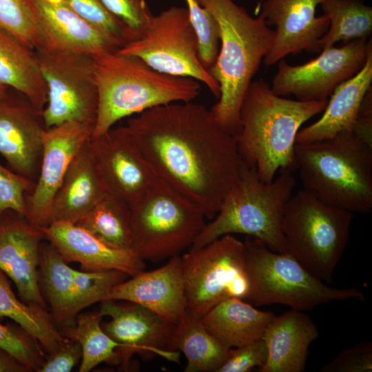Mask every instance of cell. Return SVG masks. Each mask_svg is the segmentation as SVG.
I'll use <instances>...</instances> for the list:
<instances>
[{
    "label": "cell",
    "instance_id": "6da1fadb",
    "mask_svg": "<svg viewBox=\"0 0 372 372\" xmlns=\"http://www.w3.org/2000/svg\"><path fill=\"white\" fill-rule=\"evenodd\" d=\"M127 125L157 177L211 220L242 165L236 137L192 101L154 107Z\"/></svg>",
    "mask_w": 372,
    "mask_h": 372
},
{
    "label": "cell",
    "instance_id": "7a4b0ae2",
    "mask_svg": "<svg viewBox=\"0 0 372 372\" xmlns=\"http://www.w3.org/2000/svg\"><path fill=\"white\" fill-rule=\"evenodd\" d=\"M216 20L220 49L209 72L220 86V96L210 109L217 123L237 136L241 107L253 78L271 49L274 30L259 15L252 17L234 0H196Z\"/></svg>",
    "mask_w": 372,
    "mask_h": 372
},
{
    "label": "cell",
    "instance_id": "3957f363",
    "mask_svg": "<svg viewBox=\"0 0 372 372\" xmlns=\"http://www.w3.org/2000/svg\"><path fill=\"white\" fill-rule=\"evenodd\" d=\"M327 101L287 99L275 94L265 81H252L241 107L236 136L242 161L266 183L278 170L296 169L297 134L304 122L324 111Z\"/></svg>",
    "mask_w": 372,
    "mask_h": 372
},
{
    "label": "cell",
    "instance_id": "277c9868",
    "mask_svg": "<svg viewBox=\"0 0 372 372\" xmlns=\"http://www.w3.org/2000/svg\"><path fill=\"white\" fill-rule=\"evenodd\" d=\"M92 59L99 104L91 138L123 118L159 105L192 101L200 92L198 81L161 72L136 56L114 51Z\"/></svg>",
    "mask_w": 372,
    "mask_h": 372
},
{
    "label": "cell",
    "instance_id": "5b68a950",
    "mask_svg": "<svg viewBox=\"0 0 372 372\" xmlns=\"http://www.w3.org/2000/svg\"><path fill=\"white\" fill-rule=\"evenodd\" d=\"M296 169L303 189L322 203L352 213L372 211V144L353 130L296 144Z\"/></svg>",
    "mask_w": 372,
    "mask_h": 372
},
{
    "label": "cell",
    "instance_id": "8992f818",
    "mask_svg": "<svg viewBox=\"0 0 372 372\" xmlns=\"http://www.w3.org/2000/svg\"><path fill=\"white\" fill-rule=\"evenodd\" d=\"M295 186L291 170H280L278 177L266 183L242 162L239 176L218 211L190 248L203 247L224 235L241 234L260 240L273 251L286 252L280 223Z\"/></svg>",
    "mask_w": 372,
    "mask_h": 372
},
{
    "label": "cell",
    "instance_id": "52a82bcc",
    "mask_svg": "<svg viewBox=\"0 0 372 372\" xmlns=\"http://www.w3.org/2000/svg\"><path fill=\"white\" fill-rule=\"evenodd\" d=\"M243 243L249 283L245 300L255 305L279 304L308 311L334 301L364 300L360 289L330 287L289 254L273 251L258 238L247 236Z\"/></svg>",
    "mask_w": 372,
    "mask_h": 372
},
{
    "label": "cell",
    "instance_id": "ba28073f",
    "mask_svg": "<svg viewBox=\"0 0 372 372\" xmlns=\"http://www.w3.org/2000/svg\"><path fill=\"white\" fill-rule=\"evenodd\" d=\"M353 218V213L327 205L303 189L298 191L287 201L281 218L286 252L313 275L332 283Z\"/></svg>",
    "mask_w": 372,
    "mask_h": 372
},
{
    "label": "cell",
    "instance_id": "9c48e42d",
    "mask_svg": "<svg viewBox=\"0 0 372 372\" xmlns=\"http://www.w3.org/2000/svg\"><path fill=\"white\" fill-rule=\"evenodd\" d=\"M130 209L132 249L144 261L180 255L206 225L202 211L160 178Z\"/></svg>",
    "mask_w": 372,
    "mask_h": 372
},
{
    "label": "cell",
    "instance_id": "30bf717a",
    "mask_svg": "<svg viewBox=\"0 0 372 372\" xmlns=\"http://www.w3.org/2000/svg\"><path fill=\"white\" fill-rule=\"evenodd\" d=\"M187 309L201 318L220 302L245 299L249 283L244 243L224 235L181 256Z\"/></svg>",
    "mask_w": 372,
    "mask_h": 372
},
{
    "label": "cell",
    "instance_id": "8fae6325",
    "mask_svg": "<svg viewBox=\"0 0 372 372\" xmlns=\"http://www.w3.org/2000/svg\"><path fill=\"white\" fill-rule=\"evenodd\" d=\"M117 52L138 57L161 72L200 81L216 99L220 96L218 82L200 60L198 40L187 7L172 6L153 16L145 34Z\"/></svg>",
    "mask_w": 372,
    "mask_h": 372
},
{
    "label": "cell",
    "instance_id": "7c38bea8",
    "mask_svg": "<svg viewBox=\"0 0 372 372\" xmlns=\"http://www.w3.org/2000/svg\"><path fill=\"white\" fill-rule=\"evenodd\" d=\"M34 51L48 87L43 110L46 128L73 121L94 125L99 95L92 56L42 48Z\"/></svg>",
    "mask_w": 372,
    "mask_h": 372
},
{
    "label": "cell",
    "instance_id": "4fadbf2b",
    "mask_svg": "<svg viewBox=\"0 0 372 372\" xmlns=\"http://www.w3.org/2000/svg\"><path fill=\"white\" fill-rule=\"evenodd\" d=\"M371 48V39H357L322 50L301 65H291L281 59L271 90L278 96L293 95L300 101H326L338 86L362 69Z\"/></svg>",
    "mask_w": 372,
    "mask_h": 372
},
{
    "label": "cell",
    "instance_id": "5bb4252c",
    "mask_svg": "<svg viewBox=\"0 0 372 372\" xmlns=\"http://www.w3.org/2000/svg\"><path fill=\"white\" fill-rule=\"evenodd\" d=\"M99 311L110 320L101 324L103 331L120 344L116 349L118 364L128 369L133 355L156 354L179 363L180 354L168 347L175 324L140 304L107 299L101 302Z\"/></svg>",
    "mask_w": 372,
    "mask_h": 372
},
{
    "label": "cell",
    "instance_id": "9a60e30c",
    "mask_svg": "<svg viewBox=\"0 0 372 372\" xmlns=\"http://www.w3.org/2000/svg\"><path fill=\"white\" fill-rule=\"evenodd\" d=\"M90 145L108 192L130 206L158 178L127 125L91 138Z\"/></svg>",
    "mask_w": 372,
    "mask_h": 372
},
{
    "label": "cell",
    "instance_id": "2e32d148",
    "mask_svg": "<svg viewBox=\"0 0 372 372\" xmlns=\"http://www.w3.org/2000/svg\"><path fill=\"white\" fill-rule=\"evenodd\" d=\"M94 125L68 121L46 128L42 134V156L34 190L25 195V218L37 227L50 224L54 195L69 165L91 138Z\"/></svg>",
    "mask_w": 372,
    "mask_h": 372
},
{
    "label": "cell",
    "instance_id": "e0dca14e",
    "mask_svg": "<svg viewBox=\"0 0 372 372\" xmlns=\"http://www.w3.org/2000/svg\"><path fill=\"white\" fill-rule=\"evenodd\" d=\"M46 129L43 110L8 87L0 96V154L8 168L36 182Z\"/></svg>",
    "mask_w": 372,
    "mask_h": 372
},
{
    "label": "cell",
    "instance_id": "ac0fdd59",
    "mask_svg": "<svg viewBox=\"0 0 372 372\" xmlns=\"http://www.w3.org/2000/svg\"><path fill=\"white\" fill-rule=\"evenodd\" d=\"M320 0H264L260 15L276 27L273 45L263 59L273 65L290 54L321 52L320 40L329 27L328 18L316 16Z\"/></svg>",
    "mask_w": 372,
    "mask_h": 372
},
{
    "label": "cell",
    "instance_id": "d6986e66",
    "mask_svg": "<svg viewBox=\"0 0 372 372\" xmlns=\"http://www.w3.org/2000/svg\"><path fill=\"white\" fill-rule=\"evenodd\" d=\"M44 234L19 213L0 217V269L15 284L22 301L47 308L39 278L40 246Z\"/></svg>",
    "mask_w": 372,
    "mask_h": 372
},
{
    "label": "cell",
    "instance_id": "ffe728a7",
    "mask_svg": "<svg viewBox=\"0 0 372 372\" xmlns=\"http://www.w3.org/2000/svg\"><path fill=\"white\" fill-rule=\"evenodd\" d=\"M27 1L35 19L39 36L37 49L91 56L118 50L103 34L76 14L64 0Z\"/></svg>",
    "mask_w": 372,
    "mask_h": 372
},
{
    "label": "cell",
    "instance_id": "44dd1931",
    "mask_svg": "<svg viewBox=\"0 0 372 372\" xmlns=\"http://www.w3.org/2000/svg\"><path fill=\"white\" fill-rule=\"evenodd\" d=\"M131 277L114 285L108 299L140 304L175 325L180 322L187 309L180 255L159 268Z\"/></svg>",
    "mask_w": 372,
    "mask_h": 372
},
{
    "label": "cell",
    "instance_id": "7402d4cb",
    "mask_svg": "<svg viewBox=\"0 0 372 372\" xmlns=\"http://www.w3.org/2000/svg\"><path fill=\"white\" fill-rule=\"evenodd\" d=\"M39 228L67 263L79 262L83 271L117 270L133 276L145 269L132 249L112 247L74 223L53 222Z\"/></svg>",
    "mask_w": 372,
    "mask_h": 372
},
{
    "label": "cell",
    "instance_id": "603a6c76",
    "mask_svg": "<svg viewBox=\"0 0 372 372\" xmlns=\"http://www.w3.org/2000/svg\"><path fill=\"white\" fill-rule=\"evenodd\" d=\"M107 193L89 140L73 158L54 195L50 223H76Z\"/></svg>",
    "mask_w": 372,
    "mask_h": 372
},
{
    "label": "cell",
    "instance_id": "cb8c5ba5",
    "mask_svg": "<svg viewBox=\"0 0 372 372\" xmlns=\"http://www.w3.org/2000/svg\"><path fill=\"white\" fill-rule=\"evenodd\" d=\"M318 330L303 311L291 309L276 317L262 336L267 358L260 372H302Z\"/></svg>",
    "mask_w": 372,
    "mask_h": 372
},
{
    "label": "cell",
    "instance_id": "d4e9b609",
    "mask_svg": "<svg viewBox=\"0 0 372 372\" xmlns=\"http://www.w3.org/2000/svg\"><path fill=\"white\" fill-rule=\"evenodd\" d=\"M371 83L372 48L362 69L333 92L321 117L298 131L296 144L331 138L341 132L352 130Z\"/></svg>",
    "mask_w": 372,
    "mask_h": 372
},
{
    "label": "cell",
    "instance_id": "484cf974",
    "mask_svg": "<svg viewBox=\"0 0 372 372\" xmlns=\"http://www.w3.org/2000/svg\"><path fill=\"white\" fill-rule=\"evenodd\" d=\"M275 317L273 312L258 310L242 299L230 298L216 304L200 320L220 344L231 349L262 338Z\"/></svg>",
    "mask_w": 372,
    "mask_h": 372
},
{
    "label": "cell",
    "instance_id": "4316f807",
    "mask_svg": "<svg viewBox=\"0 0 372 372\" xmlns=\"http://www.w3.org/2000/svg\"><path fill=\"white\" fill-rule=\"evenodd\" d=\"M74 270L48 241L43 240L39 254V284L56 325L68 326L87 307L74 279Z\"/></svg>",
    "mask_w": 372,
    "mask_h": 372
},
{
    "label": "cell",
    "instance_id": "83f0119b",
    "mask_svg": "<svg viewBox=\"0 0 372 372\" xmlns=\"http://www.w3.org/2000/svg\"><path fill=\"white\" fill-rule=\"evenodd\" d=\"M0 85L25 95L43 110L48 101V87L35 51L0 29Z\"/></svg>",
    "mask_w": 372,
    "mask_h": 372
},
{
    "label": "cell",
    "instance_id": "f1b7e54d",
    "mask_svg": "<svg viewBox=\"0 0 372 372\" xmlns=\"http://www.w3.org/2000/svg\"><path fill=\"white\" fill-rule=\"evenodd\" d=\"M231 349L220 344L205 328L200 318L187 309L175 326L168 350L180 351L187 360L185 372H216Z\"/></svg>",
    "mask_w": 372,
    "mask_h": 372
},
{
    "label": "cell",
    "instance_id": "f546056e",
    "mask_svg": "<svg viewBox=\"0 0 372 372\" xmlns=\"http://www.w3.org/2000/svg\"><path fill=\"white\" fill-rule=\"evenodd\" d=\"M14 321L37 340L48 355L69 340L57 329L46 308L20 301L14 293L8 276L0 269V318Z\"/></svg>",
    "mask_w": 372,
    "mask_h": 372
},
{
    "label": "cell",
    "instance_id": "4dcf8cb0",
    "mask_svg": "<svg viewBox=\"0 0 372 372\" xmlns=\"http://www.w3.org/2000/svg\"><path fill=\"white\" fill-rule=\"evenodd\" d=\"M74 224L112 247L132 249L130 205L110 193Z\"/></svg>",
    "mask_w": 372,
    "mask_h": 372
},
{
    "label": "cell",
    "instance_id": "1f68e13d",
    "mask_svg": "<svg viewBox=\"0 0 372 372\" xmlns=\"http://www.w3.org/2000/svg\"><path fill=\"white\" fill-rule=\"evenodd\" d=\"M329 27L320 40L321 51L341 41L369 39L372 33V8L361 0H320Z\"/></svg>",
    "mask_w": 372,
    "mask_h": 372
},
{
    "label": "cell",
    "instance_id": "d6a6232c",
    "mask_svg": "<svg viewBox=\"0 0 372 372\" xmlns=\"http://www.w3.org/2000/svg\"><path fill=\"white\" fill-rule=\"evenodd\" d=\"M103 316L99 311L79 313L74 326L68 325L62 334L78 342L82 357L79 372H89L102 362L118 364L116 349L120 344L103 329Z\"/></svg>",
    "mask_w": 372,
    "mask_h": 372
},
{
    "label": "cell",
    "instance_id": "836d02e7",
    "mask_svg": "<svg viewBox=\"0 0 372 372\" xmlns=\"http://www.w3.org/2000/svg\"><path fill=\"white\" fill-rule=\"evenodd\" d=\"M81 19L103 34L118 49L132 41L126 27L114 17L101 0H64Z\"/></svg>",
    "mask_w": 372,
    "mask_h": 372
},
{
    "label": "cell",
    "instance_id": "e575fe53",
    "mask_svg": "<svg viewBox=\"0 0 372 372\" xmlns=\"http://www.w3.org/2000/svg\"><path fill=\"white\" fill-rule=\"evenodd\" d=\"M0 29L30 49L39 47L35 19L27 0H0Z\"/></svg>",
    "mask_w": 372,
    "mask_h": 372
},
{
    "label": "cell",
    "instance_id": "d590c367",
    "mask_svg": "<svg viewBox=\"0 0 372 372\" xmlns=\"http://www.w3.org/2000/svg\"><path fill=\"white\" fill-rule=\"evenodd\" d=\"M190 21L198 40V55L208 71L215 63L220 49V30L214 16L196 0H185Z\"/></svg>",
    "mask_w": 372,
    "mask_h": 372
},
{
    "label": "cell",
    "instance_id": "8d00e7d4",
    "mask_svg": "<svg viewBox=\"0 0 372 372\" xmlns=\"http://www.w3.org/2000/svg\"><path fill=\"white\" fill-rule=\"evenodd\" d=\"M0 349L25 366L29 371L39 372L46 359L40 344L19 325L0 323Z\"/></svg>",
    "mask_w": 372,
    "mask_h": 372
},
{
    "label": "cell",
    "instance_id": "74e56055",
    "mask_svg": "<svg viewBox=\"0 0 372 372\" xmlns=\"http://www.w3.org/2000/svg\"><path fill=\"white\" fill-rule=\"evenodd\" d=\"M35 183L0 163V217L11 209L25 217V195L34 189Z\"/></svg>",
    "mask_w": 372,
    "mask_h": 372
},
{
    "label": "cell",
    "instance_id": "f35d334b",
    "mask_svg": "<svg viewBox=\"0 0 372 372\" xmlns=\"http://www.w3.org/2000/svg\"><path fill=\"white\" fill-rule=\"evenodd\" d=\"M101 1L107 10L126 27L133 41L145 34L154 16L145 0Z\"/></svg>",
    "mask_w": 372,
    "mask_h": 372
},
{
    "label": "cell",
    "instance_id": "ab89813d",
    "mask_svg": "<svg viewBox=\"0 0 372 372\" xmlns=\"http://www.w3.org/2000/svg\"><path fill=\"white\" fill-rule=\"evenodd\" d=\"M321 372L372 371V343L362 342L340 352L320 369Z\"/></svg>",
    "mask_w": 372,
    "mask_h": 372
},
{
    "label": "cell",
    "instance_id": "60d3db41",
    "mask_svg": "<svg viewBox=\"0 0 372 372\" xmlns=\"http://www.w3.org/2000/svg\"><path fill=\"white\" fill-rule=\"evenodd\" d=\"M267 358V347L262 338L231 349L226 361L216 372H248L255 366L261 368Z\"/></svg>",
    "mask_w": 372,
    "mask_h": 372
},
{
    "label": "cell",
    "instance_id": "b9f144b4",
    "mask_svg": "<svg viewBox=\"0 0 372 372\" xmlns=\"http://www.w3.org/2000/svg\"><path fill=\"white\" fill-rule=\"evenodd\" d=\"M82 357L78 342L69 338L59 349L48 355L39 372H70Z\"/></svg>",
    "mask_w": 372,
    "mask_h": 372
},
{
    "label": "cell",
    "instance_id": "7bdbcfd3",
    "mask_svg": "<svg viewBox=\"0 0 372 372\" xmlns=\"http://www.w3.org/2000/svg\"><path fill=\"white\" fill-rule=\"evenodd\" d=\"M0 372H30L29 370L0 349Z\"/></svg>",
    "mask_w": 372,
    "mask_h": 372
},
{
    "label": "cell",
    "instance_id": "ee69618b",
    "mask_svg": "<svg viewBox=\"0 0 372 372\" xmlns=\"http://www.w3.org/2000/svg\"><path fill=\"white\" fill-rule=\"evenodd\" d=\"M8 87L0 85V96L2 95Z\"/></svg>",
    "mask_w": 372,
    "mask_h": 372
}]
</instances>
